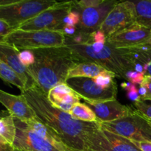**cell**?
<instances>
[{
  "label": "cell",
  "instance_id": "cell-39",
  "mask_svg": "<svg viewBox=\"0 0 151 151\" xmlns=\"http://www.w3.org/2000/svg\"><path fill=\"white\" fill-rule=\"evenodd\" d=\"M86 151H88V150H86Z\"/></svg>",
  "mask_w": 151,
  "mask_h": 151
},
{
  "label": "cell",
  "instance_id": "cell-25",
  "mask_svg": "<svg viewBox=\"0 0 151 151\" xmlns=\"http://www.w3.org/2000/svg\"><path fill=\"white\" fill-rule=\"evenodd\" d=\"M134 106L139 113L151 121V103H147L146 100H139L134 103Z\"/></svg>",
  "mask_w": 151,
  "mask_h": 151
},
{
  "label": "cell",
  "instance_id": "cell-17",
  "mask_svg": "<svg viewBox=\"0 0 151 151\" xmlns=\"http://www.w3.org/2000/svg\"><path fill=\"white\" fill-rule=\"evenodd\" d=\"M47 97L53 106L68 113L81 100V97L66 83L55 86Z\"/></svg>",
  "mask_w": 151,
  "mask_h": 151
},
{
  "label": "cell",
  "instance_id": "cell-9",
  "mask_svg": "<svg viewBox=\"0 0 151 151\" xmlns=\"http://www.w3.org/2000/svg\"><path fill=\"white\" fill-rule=\"evenodd\" d=\"M66 83L86 103H101L116 98L118 89L116 82L108 88L99 86L92 78H70Z\"/></svg>",
  "mask_w": 151,
  "mask_h": 151
},
{
  "label": "cell",
  "instance_id": "cell-5",
  "mask_svg": "<svg viewBox=\"0 0 151 151\" xmlns=\"http://www.w3.org/2000/svg\"><path fill=\"white\" fill-rule=\"evenodd\" d=\"M58 1L54 0H19L1 1L0 19L17 29L20 25L43 11L54 7Z\"/></svg>",
  "mask_w": 151,
  "mask_h": 151
},
{
  "label": "cell",
  "instance_id": "cell-13",
  "mask_svg": "<svg viewBox=\"0 0 151 151\" xmlns=\"http://www.w3.org/2000/svg\"><path fill=\"white\" fill-rule=\"evenodd\" d=\"M86 103L94 111L100 122H109L120 119L131 114L135 111L131 107L121 104L116 100L101 103L88 102Z\"/></svg>",
  "mask_w": 151,
  "mask_h": 151
},
{
  "label": "cell",
  "instance_id": "cell-4",
  "mask_svg": "<svg viewBox=\"0 0 151 151\" xmlns=\"http://www.w3.org/2000/svg\"><path fill=\"white\" fill-rule=\"evenodd\" d=\"M0 42L8 44L22 51L64 46L66 36L63 31L16 29L1 38Z\"/></svg>",
  "mask_w": 151,
  "mask_h": 151
},
{
  "label": "cell",
  "instance_id": "cell-11",
  "mask_svg": "<svg viewBox=\"0 0 151 151\" xmlns=\"http://www.w3.org/2000/svg\"><path fill=\"white\" fill-rule=\"evenodd\" d=\"M106 44L116 49H130L151 44V29L135 23L107 38Z\"/></svg>",
  "mask_w": 151,
  "mask_h": 151
},
{
  "label": "cell",
  "instance_id": "cell-21",
  "mask_svg": "<svg viewBox=\"0 0 151 151\" xmlns=\"http://www.w3.org/2000/svg\"><path fill=\"white\" fill-rule=\"evenodd\" d=\"M69 113L75 119L82 122H99L94 111L85 103H77L73 106Z\"/></svg>",
  "mask_w": 151,
  "mask_h": 151
},
{
  "label": "cell",
  "instance_id": "cell-27",
  "mask_svg": "<svg viewBox=\"0 0 151 151\" xmlns=\"http://www.w3.org/2000/svg\"><path fill=\"white\" fill-rule=\"evenodd\" d=\"M19 59L25 67L31 66L35 63V55L31 50H22L19 55Z\"/></svg>",
  "mask_w": 151,
  "mask_h": 151
},
{
  "label": "cell",
  "instance_id": "cell-38",
  "mask_svg": "<svg viewBox=\"0 0 151 151\" xmlns=\"http://www.w3.org/2000/svg\"><path fill=\"white\" fill-rule=\"evenodd\" d=\"M15 151H27V150H19V149H16Z\"/></svg>",
  "mask_w": 151,
  "mask_h": 151
},
{
  "label": "cell",
  "instance_id": "cell-20",
  "mask_svg": "<svg viewBox=\"0 0 151 151\" xmlns=\"http://www.w3.org/2000/svg\"><path fill=\"white\" fill-rule=\"evenodd\" d=\"M136 15V23L151 29V0L131 1Z\"/></svg>",
  "mask_w": 151,
  "mask_h": 151
},
{
  "label": "cell",
  "instance_id": "cell-24",
  "mask_svg": "<svg viewBox=\"0 0 151 151\" xmlns=\"http://www.w3.org/2000/svg\"><path fill=\"white\" fill-rule=\"evenodd\" d=\"M115 77H116V75L114 73L110 71H106L92 79L99 86L103 87V88H108L111 86L114 83H115L114 80Z\"/></svg>",
  "mask_w": 151,
  "mask_h": 151
},
{
  "label": "cell",
  "instance_id": "cell-30",
  "mask_svg": "<svg viewBox=\"0 0 151 151\" xmlns=\"http://www.w3.org/2000/svg\"><path fill=\"white\" fill-rule=\"evenodd\" d=\"M15 30H16L15 28L10 26L7 22L0 19V37L1 38H4Z\"/></svg>",
  "mask_w": 151,
  "mask_h": 151
},
{
  "label": "cell",
  "instance_id": "cell-37",
  "mask_svg": "<svg viewBox=\"0 0 151 151\" xmlns=\"http://www.w3.org/2000/svg\"><path fill=\"white\" fill-rule=\"evenodd\" d=\"M144 72L145 75L151 76V60L144 66Z\"/></svg>",
  "mask_w": 151,
  "mask_h": 151
},
{
  "label": "cell",
  "instance_id": "cell-23",
  "mask_svg": "<svg viewBox=\"0 0 151 151\" xmlns=\"http://www.w3.org/2000/svg\"><path fill=\"white\" fill-rule=\"evenodd\" d=\"M16 136V125L14 118L9 114L1 116L0 119V137L13 144Z\"/></svg>",
  "mask_w": 151,
  "mask_h": 151
},
{
  "label": "cell",
  "instance_id": "cell-22",
  "mask_svg": "<svg viewBox=\"0 0 151 151\" xmlns=\"http://www.w3.org/2000/svg\"><path fill=\"white\" fill-rule=\"evenodd\" d=\"M0 77L4 82L16 86L22 91L26 89V85L19 75L1 60H0Z\"/></svg>",
  "mask_w": 151,
  "mask_h": 151
},
{
  "label": "cell",
  "instance_id": "cell-26",
  "mask_svg": "<svg viewBox=\"0 0 151 151\" xmlns=\"http://www.w3.org/2000/svg\"><path fill=\"white\" fill-rule=\"evenodd\" d=\"M121 86L127 91V97L129 100H132L134 103L140 100V96L138 88H137V85H134L130 82H125L121 84Z\"/></svg>",
  "mask_w": 151,
  "mask_h": 151
},
{
  "label": "cell",
  "instance_id": "cell-18",
  "mask_svg": "<svg viewBox=\"0 0 151 151\" xmlns=\"http://www.w3.org/2000/svg\"><path fill=\"white\" fill-rule=\"evenodd\" d=\"M28 129L39 135L49 143L60 151H70L62 139L50 127L44 125L38 118L22 122Z\"/></svg>",
  "mask_w": 151,
  "mask_h": 151
},
{
  "label": "cell",
  "instance_id": "cell-31",
  "mask_svg": "<svg viewBox=\"0 0 151 151\" xmlns=\"http://www.w3.org/2000/svg\"><path fill=\"white\" fill-rule=\"evenodd\" d=\"M91 37H92L93 43H97V44H106L107 41V37L106 36L103 32L101 31L98 30L97 32H94L91 33Z\"/></svg>",
  "mask_w": 151,
  "mask_h": 151
},
{
  "label": "cell",
  "instance_id": "cell-1",
  "mask_svg": "<svg viewBox=\"0 0 151 151\" xmlns=\"http://www.w3.org/2000/svg\"><path fill=\"white\" fill-rule=\"evenodd\" d=\"M28 104L44 125L52 129L70 151H86L84 138L87 133L100 127V122H86L75 119L69 113L57 109L36 86L22 91Z\"/></svg>",
  "mask_w": 151,
  "mask_h": 151
},
{
  "label": "cell",
  "instance_id": "cell-29",
  "mask_svg": "<svg viewBox=\"0 0 151 151\" xmlns=\"http://www.w3.org/2000/svg\"><path fill=\"white\" fill-rule=\"evenodd\" d=\"M80 21H81V14L78 10L73 9L65 18L64 24H70L72 26L78 27Z\"/></svg>",
  "mask_w": 151,
  "mask_h": 151
},
{
  "label": "cell",
  "instance_id": "cell-33",
  "mask_svg": "<svg viewBox=\"0 0 151 151\" xmlns=\"http://www.w3.org/2000/svg\"><path fill=\"white\" fill-rule=\"evenodd\" d=\"M13 144H11L7 140L4 139L1 137H0V151H15Z\"/></svg>",
  "mask_w": 151,
  "mask_h": 151
},
{
  "label": "cell",
  "instance_id": "cell-16",
  "mask_svg": "<svg viewBox=\"0 0 151 151\" xmlns=\"http://www.w3.org/2000/svg\"><path fill=\"white\" fill-rule=\"evenodd\" d=\"M20 52L13 46L0 42V60L7 63L19 75L26 85V89H28L36 85L33 79L28 74L27 67L22 64L19 59V55Z\"/></svg>",
  "mask_w": 151,
  "mask_h": 151
},
{
  "label": "cell",
  "instance_id": "cell-7",
  "mask_svg": "<svg viewBox=\"0 0 151 151\" xmlns=\"http://www.w3.org/2000/svg\"><path fill=\"white\" fill-rule=\"evenodd\" d=\"M74 6L75 1H60L22 24L17 29L63 31L65 18L73 10Z\"/></svg>",
  "mask_w": 151,
  "mask_h": 151
},
{
  "label": "cell",
  "instance_id": "cell-32",
  "mask_svg": "<svg viewBox=\"0 0 151 151\" xmlns=\"http://www.w3.org/2000/svg\"><path fill=\"white\" fill-rule=\"evenodd\" d=\"M142 85L145 86L147 89V95L144 99H140L143 100H150L151 101V76L150 75H145L144 81L142 83Z\"/></svg>",
  "mask_w": 151,
  "mask_h": 151
},
{
  "label": "cell",
  "instance_id": "cell-14",
  "mask_svg": "<svg viewBox=\"0 0 151 151\" xmlns=\"http://www.w3.org/2000/svg\"><path fill=\"white\" fill-rule=\"evenodd\" d=\"M0 102L14 119L24 122L36 118V114L29 106L23 94L14 95L1 90Z\"/></svg>",
  "mask_w": 151,
  "mask_h": 151
},
{
  "label": "cell",
  "instance_id": "cell-28",
  "mask_svg": "<svg viewBox=\"0 0 151 151\" xmlns=\"http://www.w3.org/2000/svg\"><path fill=\"white\" fill-rule=\"evenodd\" d=\"M145 74L143 72H139L135 70L130 71L126 75V81L134 85H141L144 81Z\"/></svg>",
  "mask_w": 151,
  "mask_h": 151
},
{
  "label": "cell",
  "instance_id": "cell-19",
  "mask_svg": "<svg viewBox=\"0 0 151 151\" xmlns=\"http://www.w3.org/2000/svg\"><path fill=\"white\" fill-rule=\"evenodd\" d=\"M106 71L109 70L95 63H78L69 70L67 80L74 78H94Z\"/></svg>",
  "mask_w": 151,
  "mask_h": 151
},
{
  "label": "cell",
  "instance_id": "cell-3",
  "mask_svg": "<svg viewBox=\"0 0 151 151\" xmlns=\"http://www.w3.org/2000/svg\"><path fill=\"white\" fill-rule=\"evenodd\" d=\"M66 45L78 63H95L125 80L128 72L135 70L136 63L130 57L128 49H116L107 44L97 43Z\"/></svg>",
  "mask_w": 151,
  "mask_h": 151
},
{
  "label": "cell",
  "instance_id": "cell-36",
  "mask_svg": "<svg viewBox=\"0 0 151 151\" xmlns=\"http://www.w3.org/2000/svg\"><path fill=\"white\" fill-rule=\"evenodd\" d=\"M138 90L139 94L140 96V99H144L146 97V95H147V89H146L145 86L144 85H142V84H141L139 86Z\"/></svg>",
  "mask_w": 151,
  "mask_h": 151
},
{
  "label": "cell",
  "instance_id": "cell-6",
  "mask_svg": "<svg viewBox=\"0 0 151 151\" xmlns=\"http://www.w3.org/2000/svg\"><path fill=\"white\" fill-rule=\"evenodd\" d=\"M100 125L102 129L131 141L151 142V121L137 110L126 117L112 122H100Z\"/></svg>",
  "mask_w": 151,
  "mask_h": 151
},
{
  "label": "cell",
  "instance_id": "cell-2",
  "mask_svg": "<svg viewBox=\"0 0 151 151\" xmlns=\"http://www.w3.org/2000/svg\"><path fill=\"white\" fill-rule=\"evenodd\" d=\"M29 50L35 63L27 67V72L46 95L55 86L66 83L69 70L78 63L66 45Z\"/></svg>",
  "mask_w": 151,
  "mask_h": 151
},
{
  "label": "cell",
  "instance_id": "cell-35",
  "mask_svg": "<svg viewBox=\"0 0 151 151\" xmlns=\"http://www.w3.org/2000/svg\"><path fill=\"white\" fill-rule=\"evenodd\" d=\"M138 148L142 151H151V142H137L131 141Z\"/></svg>",
  "mask_w": 151,
  "mask_h": 151
},
{
  "label": "cell",
  "instance_id": "cell-8",
  "mask_svg": "<svg viewBox=\"0 0 151 151\" xmlns=\"http://www.w3.org/2000/svg\"><path fill=\"white\" fill-rule=\"evenodd\" d=\"M86 151H142L130 139L102 129L87 133L84 138Z\"/></svg>",
  "mask_w": 151,
  "mask_h": 151
},
{
  "label": "cell",
  "instance_id": "cell-15",
  "mask_svg": "<svg viewBox=\"0 0 151 151\" xmlns=\"http://www.w3.org/2000/svg\"><path fill=\"white\" fill-rule=\"evenodd\" d=\"M15 148L27 151H60L26 126L16 125Z\"/></svg>",
  "mask_w": 151,
  "mask_h": 151
},
{
  "label": "cell",
  "instance_id": "cell-12",
  "mask_svg": "<svg viewBox=\"0 0 151 151\" xmlns=\"http://www.w3.org/2000/svg\"><path fill=\"white\" fill-rule=\"evenodd\" d=\"M120 1L104 0L97 7H86L78 10L81 14V21L77 27L78 32L91 34L100 29L102 24L114 7Z\"/></svg>",
  "mask_w": 151,
  "mask_h": 151
},
{
  "label": "cell",
  "instance_id": "cell-10",
  "mask_svg": "<svg viewBox=\"0 0 151 151\" xmlns=\"http://www.w3.org/2000/svg\"><path fill=\"white\" fill-rule=\"evenodd\" d=\"M136 22L135 12L131 1H120L109 13L99 30L109 38L134 24Z\"/></svg>",
  "mask_w": 151,
  "mask_h": 151
},
{
  "label": "cell",
  "instance_id": "cell-34",
  "mask_svg": "<svg viewBox=\"0 0 151 151\" xmlns=\"http://www.w3.org/2000/svg\"><path fill=\"white\" fill-rule=\"evenodd\" d=\"M63 32L66 37H72L78 32L77 27L72 26L70 24H65L63 27Z\"/></svg>",
  "mask_w": 151,
  "mask_h": 151
}]
</instances>
